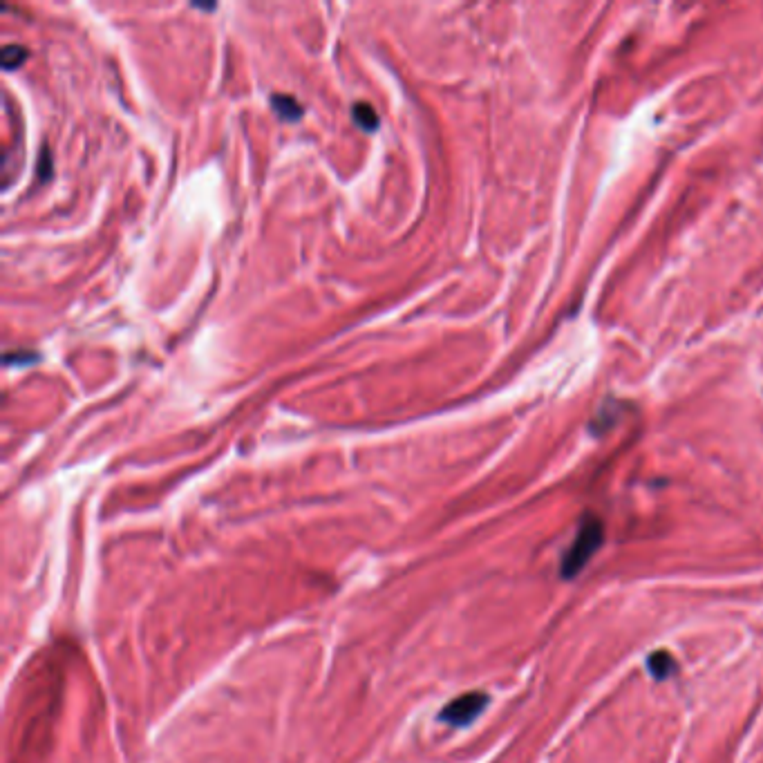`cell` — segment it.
Instances as JSON below:
<instances>
[{"mask_svg":"<svg viewBox=\"0 0 763 763\" xmlns=\"http://www.w3.org/2000/svg\"><path fill=\"white\" fill-rule=\"evenodd\" d=\"M602 540H605L602 522L596 520V517H587V520L580 524V531L576 540H573L571 549L562 558V578H576L578 573L587 567L593 553L600 549Z\"/></svg>","mask_w":763,"mask_h":763,"instance_id":"6da1fadb","label":"cell"},{"mask_svg":"<svg viewBox=\"0 0 763 763\" xmlns=\"http://www.w3.org/2000/svg\"><path fill=\"white\" fill-rule=\"evenodd\" d=\"M488 703V696L484 692H468L459 699L450 701L444 712H441V721H446L448 725H455V728H464V725L473 723L479 714L484 712Z\"/></svg>","mask_w":763,"mask_h":763,"instance_id":"7a4b0ae2","label":"cell"},{"mask_svg":"<svg viewBox=\"0 0 763 763\" xmlns=\"http://www.w3.org/2000/svg\"><path fill=\"white\" fill-rule=\"evenodd\" d=\"M647 667L656 681H665L667 676H672L676 670V661L672 654L667 652H656L647 658Z\"/></svg>","mask_w":763,"mask_h":763,"instance_id":"3957f363","label":"cell"},{"mask_svg":"<svg viewBox=\"0 0 763 763\" xmlns=\"http://www.w3.org/2000/svg\"><path fill=\"white\" fill-rule=\"evenodd\" d=\"M354 119L359 121V126L365 128V130L379 128V117H376V112L370 106H367V103H356V106H354Z\"/></svg>","mask_w":763,"mask_h":763,"instance_id":"277c9868","label":"cell"},{"mask_svg":"<svg viewBox=\"0 0 763 763\" xmlns=\"http://www.w3.org/2000/svg\"><path fill=\"white\" fill-rule=\"evenodd\" d=\"M25 56H27V52L23 50V47H18V45L3 47V68L5 70L18 68V65L25 61Z\"/></svg>","mask_w":763,"mask_h":763,"instance_id":"5b68a950","label":"cell"},{"mask_svg":"<svg viewBox=\"0 0 763 763\" xmlns=\"http://www.w3.org/2000/svg\"><path fill=\"white\" fill-rule=\"evenodd\" d=\"M273 108H276L285 119L300 117L298 103H294V99H289V97H273Z\"/></svg>","mask_w":763,"mask_h":763,"instance_id":"8992f818","label":"cell"}]
</instances>
